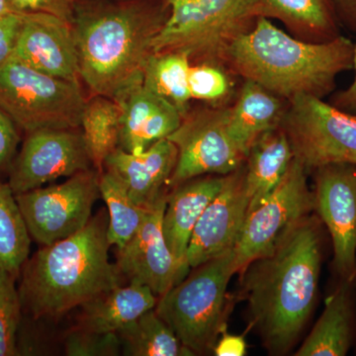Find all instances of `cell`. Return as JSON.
<instances>
[{"label": "cell", "mask_w": 356, "mask_h": 356, "mask_svg": "<svg viewBox=\"0 0 356 356\" xmlns=\"http://www.w3.org/2000/svg\"><path fill=\"white\" fill-rule=\"evenodd\" d=\"M322 245L320 218L309 215L240 274L241 297L269 355H287L313 313Z\"/></svg>", "instance_id": "cell-1"}, {"label": "cell", "mask_w": 356, "mask_h": 356, "mask_svg": "<svg viewBox=\"0 0 356 356\" xmlns=\"http://www.w3.org/2000/svg\"><path fill=\"white\" fill-rule=\"evenodd\" d=\"M170 11L168 0H77L72 26L79 76L89 95L115 99L142 83Z\"/></svg>", "instance_id": "cell-2"}, {"label": "cell", "mask_w": 356, "mask_h": 356, "mask_svg": "<svg viewBox=\"0 0 356 356\" xmlns=\"http://www.w3.org/2000/svg\"><path fill=\"white\" fill-rule=\"evenodd\" d=\"M353 51L355 44L341 35L304 41L259 17L229 46L225 65L287 102L298 95L323 99L336 88L337 76L353 70Z\"/></svg>", "instance_id": "cell-3"}, {"label": "cell", "mask_w": 356, "mask_h": 356, "mask_svg": "<svg viewBox=\"0 0 356 356\" xmlns=\"http://www.w3.org/2000/svg\"><path fill=\"white\" fill-rule=\"evenodd\" d=\"M108 212L100 210L74 235L49 245L25 262L21 303L35 320L60 318L122 285L109 261Z\"/></svg>", "instance_id": "cell-4"}, {"label": "cell", "mask_w": 356, "mask_h": 356, "mask_svg": "<svg viewBox=\"0 0 356 356\" xmlns=\"http://www.w3.org/2000/svg\"><path fill=\"white\" fill-rule=\"evenodd\" d=\"M235 274L233 248L191 268L159 297L154 310L194 355L213 351L226 330L228 285Z\"/></svg>", "instance_id": "cell-5"}, {"label": "cell", "mask_w": 356, "mask_h": 356, "mask_svg": "<svg viewBox=\"0 0 356 356\" xmlns=\"http://www.w3.org/2000/svg\"><path fill=\"white\" fill-rule=\"evenodd\" d=\"M168 1L170 15L154 40V53H184L191 64L225 65L229 46L257 19L252 0Z\"/></svg>", "instance_id": "cell-6"}, {"label": "cell", "mask_w": 356, "mask_h": 356, "mask_svg": "<svg viewBox=\"0 0 356 356\" xmlns=\"http://www.w3.org/2000/svg\"><path fill=\"white\" fill-rule=\"evenodd\" d=\"M81 83L49 76L11 57L0 65V108L26 134L81 128Z\"/></svg>", "instance_id": "cell-7"}, {"label": "cell", "mask_w": 356, "mask_h": 356, "mask_svg": "<svg viewBox=\"0 0 356 356\" xmlns=\"http://www.w3.org/2000/svg\"><path fill=\"white\" fill-rule=\"evenodd\" d=\"M280 127L307 172L330 165L356 166V115L322 98L298 95L288 100Z\"/></svg>", "instance_id": "cell-8"}, {"label": "cell", "mask_w": 356, "mask_h": 356, "mask_svg": "<svg viewBox=\"0 0 356 356\" xmlns=\"http://www.w3.org/2000/svg\"><path fill=\"white\" fill-rule=\"evenodd\" d=\"M309 173L293 159L286 173L268 197L248 213L235 250V271L241 274L248 264L268 254L304 218L315 210Z\"/></svg>", "instance_id": "cell-9"}, {"label": "cell", "mask_w": 356, "mask_h": 356, "mask_svg": "<svg viewBox=\"0 0 356 356\" xmlns=\"http://www.w3.org/2000/svg\"><path fill=\"white\" fill-rule=\"evenodd\" d=\"M99 178L100 173L91 168L67 177L63 184L15 195L33 240L49 245L83 229L102 196Z\"/></svg>", "instance_id": "cell-10"}, {"label": "cell", "mask_w": 356, "mask_h": 356, "mask_svg": "<svg viewBox=\"0 0 356 356\" xmlns=\"http://www.w3.org/2000/svg\"><path fill=\"white\" fill-rule=\"evenodd\" d=\"M227 106L189 109L168 136L177 149V161L168 186L203 175H227L245 165L247 156L236 147L227 126Z\"/></svg>", "instance_id": "cell-11"}, {"label": "cell", "mask_w": 356, "mask_h": 356, "mask_svg": "<svg viewBox=\"0 0 356 356\" xmlns=\"http://www.w3.org/2000/svg\"><path fill=\"white\" fill-rule=\"evenodd\" d=\"M91 168L81 128L41 129L27 134L8 184L18 195Z\"/></svg>", "instance_id": "cell-12"}, {"label": "cell", "mask_w": 356, "mask_h": 356, "mask_svg": "<svg viewBox=\"0 0 356 356\" xmlns=\"http://www.w3.org/2000/svg\"><path fill=\"white\" fill-rule=\"evenodd\" d=\"M315 211L331 236L334 270L356 281V166L330 165L314 170Z\"/></svg>", "instance_id": "cell-13"}, {"label": "cell", "mask_w": 356, "mask_h": 356, "mask_svg": "<svg viewBox=\"0 0 356 356\" xmlns=\"http://www.w3.org/2000/svg\"><path fill=\"white\" fill-rule=\"evenodd\" d=\"M168 192L156 201L137 233L118 248L116 266L128 282L149 287L156 297L184 280L185 273L165 242L163 217Z\"/></svg>", "instance_id": "cell-14"}, {"label": "cell", "mask_w": 356, "mask_h": 356, "mask_svg": "<svg viewBox=\"0 0 356 356\" xmlns=\"http://www.w3.org/2000/svg\"><path fill=\"white\" fill-rule=\"evenodd\" d=\"M243 165L226 175L221 191L198 220L187 250L189 268L235 248L248 210Z\"/></svg>", "instance_id": "cell-15"}, {"label": "cell", "mask_w": 356, "mask_h": 356, "mask_svg": "<svg viewBox=\"0 0 356 356\" xmlns=\"http://www.w3.org/2000/svg\"><path fill=\"white\" fill-rule=\"evenodd\" d=\"M20 15L13 57L49 76L81 83L72 24L50 14Z\"/></svg>", "instance_id": "cell-16"}, {"label": "cell", "mask_w": 356, "mask_h": 356, "mask_svg": "<svg viewBox=\"0 0 356 356\" xmlns=\"http://www.w3.org/2000/svg\"><path fill=\"white\" fill-rule=\"evenodd\" d=\"M177 161V147L165 138L139 154L117 147L105 161L104 172L120 180L134 203L149 209L166 193Z\"/></svg>", "instance_id": "cell-17"}, {"label": "cell", "mask_w": 356, "mask_h": 356, "mask_svg": "<svg viewBox=\"0 0 356 356\" xmlns=\"http://www.w3.org/2000/svg\"><path fill=\"white\" fill-rule=\"evenodd\" d=\"M121 108L119 147L139 154L178 128L182 115L177 107L138 83L115 98Z\"/></svg>", "instance_id": "cell-18"}, {"label": "cell", "mask_w": 356, "mask_h": 356, "mask_svg": "<svg viewBox=\"0 0 356 356\" xmlns=\"http://www.w3.org/2000/svg\"><path fill=\"white\" fill-rule=\"evenodd\" d=\"M226 175H203L172 187L168 193L163 217V232L170 252L184 269L193 229L211 201L221 191Z\"/></svg>", "instance_id": "cell-19"}, {"label": "cell", "mask_w": 356, "mask_h": 356, "mask_svg": "<svg viewBox=\"0 0 356 356\" xmlns=\"http://www.w3.org/2000/svg\"><path fill=\"white\" fill-rule=\"evenodd\" d=\"M288 102L245 79L238 97L228 105L227 126L232 139L245 156L252 144L267 131L280 127Z\"/></svg>", "instance_id": "cell-20"}, {"label": "cell", "mask_w": 356, "mask_h": 356, "mask_svg": "<svg viewBox=\"0 0 356 356\" xmlns=\"http://www.w3.org/2000/svg\"><path fill=\"white\" fill-rule=\"evenodd\" d=\"M255 17L280 21L293 36L325 42L339 35L334 0H252Z\"/></svg>", "instance_id": "cell-21"}, {"label": "cell", "mask_w": 356, "mask_h": 356, "mask_svg": "<svg viewBox=\"0 0 356 356\" xmlns=\"http://www.w3.org/2000/svg\"><path fill=\"white\" fill-rule=\"evenodd\" d=\"M293 159L291 145L280 126L262 134L255 140L243 165L248 213L268 197L284 177Z\"/></svg>", "instance_id": "cell-22"}, {"label": "cell", "mask_w": 356, "mask_h": 356, "mask_svg": "<svg viewBox=\"0 0 356 356\" xmlns=\"http://www.w3.org/2000/svg\"><path fill=\"white\" fill-rule=\"evenodd\" d=\"M158 299L149 287L140 283L119 285L83 304L76 327L97 332H117L154 309Z\"/></svg>", "instance_id": "cell-23"}, {"label": "cell", "mask_w": 356, "mask_h": 356, "mask_svg": "<svg viewBox=\"0 0 356 356\" xmlns=\"http://www.w3.org/2000/svg\"><path fill=\"white\" fill-rule=\"evenodd\" d=\"M339 286L325 302L318 322L314 325L297 356H344L353 341V283L341 280Z\"/></svg>", "instance_id": "cell-24"}, {"label": "cell", "mask_w": 356, "mask_h": 356, "mask_svg": "<svg viewBox=\"0 0 356 356\" xmlns=\"http://www.w3.org/2000/svg\"><path fill=\"white\" fill-rule=\"evenodd\" d=\"M121 108L118 103L102 95L86 98L81 114V131L93 168L102 175L110 154L119 147Z\"/></svg>", "instance_id": "cell-25"}, {"label": "cell", "mask_w": 356, "mask_h": 356, "mask_svg": "<svg viewBox=\"0 0 356 356\" xmlns=\"http://www.w3.org/2000/svg\"><path fill=\"white\" fill-rule=\"evenodd\" d=\"M116 334L120 339L123 355H194L154 309L124 325Z\"/></svg>", "instance_id": "cell-26"}, {"label": "cell", "mask_w": 356, "mask_h": 356, "mask_svg": "<svg viewBox=\"0 0 356 356\" xmlns=\"http://www.w3.org/2000/svg\"><path fill=\"white\" fill-rule=\"evenodd\" d=\"M188 56L179 51H159L147 58L143 70V84L173 106L184 116L191 109Z\"/></svg>", "instance_id": "cell-27"}, {"label": "cell", "mask_w": 356, "mask_h": 356, "mask_svg": "<svg viewBox=\"0 0 356 356\" xmlns=\"http://www.w3.org/2000/svg\"><path fill=\"white\" fill-rule=\"evenodd\" d=\"M99 189L108 212L107 236L110 245L121 248L137 233L151 208L134 203L120 180L108 172L100 175Z\"/></svg>", "instance_id": "cell-28"}, {"label": "cell", "mask_w": 356, "mask_h": 356, "mask_svg": "<svg viewBox=\"0 0 356 356\" xmlns=\"http://www.w3.org/2000/svg\"><path fill=\"white\" fill-rule=\"evenodd\" d=\"M31 236L8 184L0 181V266L19 273L29 257Z\"/></svg>", "instance_id": "cell-29"}, {"label": "cell", "mask_w": 356, "mask_h": 356, "mask_svg": "<svg viewBox=\"0 0 356 356\" xmlns=\"http://www.w3.org/2000/svg\"><path fill=\"white\" fill-rule=\"evenodd\" d=\"M225 65L199 63L189 69V91L192 100L211 106H227L234 92V83Z\"/></svg>", "instance_id": "cell-30"}, {"label": "cell", "mask_w": 356, "mask_h": 356, "mask_svg": "<svg viewBox=\"0 0 356 356\" xmlns=\"http://www.w3.org/2000/svg\"><path fill=\"white\" fill-rule=\"evenodd\" d=\"M15 275L0 266V356L18 355V327L22 303L15 287Z\"/></svg>", "instance_id": "cell-31"}, {"label": "cell", "mask_w": 356, "mask_h": 356, "mask_svg": "<svg viewBox=\"0 0 356 356\" xmlns=\"http://www.w3.org/2000/svg\"><path fill=\"white\" fill-rule=\"evenodd\" d=\"M65 353L69 356H118L122 355L116 332H97L76 327L65 334Z\"/></svg>", "instance_id": "cell-32"}, {"label": "cell", "mask_w": 356, "mask_h": 356, "mask_svg": "<svg viewBox=\"0 0 356 356\" xmlns=\"http://www.w3.org/2000/svg\"><path fill=\"white\" fill-rule=\"evenodd\" d=\"M10 13H44L72 24L77 0H6Z\"/></svg>", "instance_id": "cell-33"}, {"label": "cell", "mask_w": 356, "mask_h": 356, "mask_svg": "<svg viewBox=\"0 0 356 356\" xmlns=\"http://www.w3.org/2000/svg\"><path fill=\"white\" fill-rule=\"evenodd\" d=\"M18 143L17 127L8 115L0 108V170L11 163Z\"/></svg>", "instance_id": "cell-34"}, {"label": "cell", "mask_w": 356, "mask_h": 356, "mask_svg": "<svg viewBox=\"0 0 356 356\" xmlns=\"http://www.w3.org/2000/svg\"><path fill=\"white\" fill-rule=\"evenodd\" d=\"M20 25V14L0 15V65L13 57Z\"/></svg>", "instance_id": "cell-35"}, {"label": "cell", "mask_w": 356, "mask_h": 356, "mask_svg": "<svg viewBox=\"0 0 356 356\" xmlns=\"http://www.w3.org/2000/svg\"><path fill=\"white\" fill-rule=\"evenodd\" d=\"M213 351L217 356H243L247 355V343L243 336L229 334L225 330L218 339Z\"/></svg>", "instance_id": "cell-36"}, {"label": "cell", "mask_w": 356, "mask_h": 356, "mask_svg": "<svg viewBox=\"0 0 356 356\" xmlns=\"http://www.w3.org/2000/svg\"><path fill=\"white\" fill-rule=\"evenodd\" d=\"M353 69L355 70L353 83L348 88L339 91L332 96L331 104L344 112L356 115V44L353 51Z\"/></svg>", "instance_id": "cell-37"}, {"label": "cell", "mask_w": 356, "mask_h": 356, "mask_svg": "<svg viewBox=\"0 0 356 356\" xmlns=\"http://www.w3.org/2000/svg\"><path fill=\"white\" fill-rule=\"evenodd\" d=\"M334 6L339 23L356 31V0H334Z\"/></svg>", "instance_id": "cell-38"}, {"label": "cell", "mask_w": 356, "mask_h": 356, "mask_svg": "<svg viewBox=\"0 0 356 356\" xmlns=\"http://www.w3.org/2000/svg\"><path fill=\"white\" fill-rule=\"evenodd\" d=\"M8 13H10V10H9L6 0H0V15H4V14Z\"/></svg>", "instance_id": "cell-39"}]
</instances>
